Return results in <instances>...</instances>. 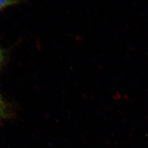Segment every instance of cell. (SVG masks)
<instances>
[{
  "label": "cell",
  "instance_id": "1",
  "mask_svg": "<svg viewBox=\"0 0 148 148\" xmlns=\"http://www.w3.org/2000/svg\"><path fill=\"white\" fill-rule=\"evenodd\" d=\"M19 0H0V10L17 4Z\"/></svg>",
  "mask_w": 148,
  "mask_h": 148
},
{
  "label": "cell",
  "instance_id": "3",
  "mask_svg": "<svg viewBox=\"0 0 148 148\" xmlns=\"http://www.w3.org/2000/svg\"><path fill=\"white\" fill-rule=\"evenodd\" d=\"M3 59V53H2V51H1V49H0V65H1V64L2 63V62Z\"/></svg>",
  "mask_w": 148,
  "mask_h": 148
},
{
  "label": "cell",
  "instance_id": "2",
  "mask_svg": "<svg viewBox=\"0 0 148 148\" xmlns=\"http://www.w3.org/2000/svg\"><path fill=\"white\" fill-rule=\"evenodd\" d=\"M0 108L2 109H5V103L3 102V101L2 100V97L0 95Z\"/></svg>",
  "mask_w": 148,
  "mask_h": 148
},
{
  "label": "cell",
  "instance_id": "4",
  "mask_svg": "<svg viewBox=\"0 0 148 148\" xmlns=\"http://www.w3.org/2000/svg\"><path fill=\"white\" fill-rule=\"evenodd\" d=\"M5 110V109H2L1 108H0V117L3 116V115H4Z\"/></svg>",
  "mask_w": 148,
  "mask_h": 148
}]
</instances>
